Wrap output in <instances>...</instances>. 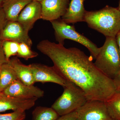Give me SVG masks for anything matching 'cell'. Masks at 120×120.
<instances>
[{
  "label": "cell",
  "mask_w": 120,
  "mask_h": 120,
  "mask_svg": "<svg viewBox=\"0 0 120 120\" xmlns=\"http://www.w3.org/2000/svg\"><path fill=\"white\" fill-rule=\"evenodd\" d=\"M8 62V61L6 59L3 49L2 41L0 38V67L2 65Z\"/></svg>",
  "instance_id": "cell-23"
},
{
  "label": "cell",
  "mask_w": 120,
  "mask_h": 120,
  "mask_svg": "<svg viewBox=\"0 0 120 120\" xmlns=\"http://www.w3.org/2000/svg\"><path fill=\"white\" fill-rule=\"evenodd\" d=\"M84 22L106 37L116 38L120 31V11L109 5L98 11H86Z\"/></svg>",
  "instance_id": "cell-2"
},
{
  "label": "cell",
  "mask_w": 120,
  "mask_h": 120,
  "mask_svg": "<svg viewBox=\"0 0 120 120\" xmlns=\"http://www.w3.org/2000/svg\"><path fill=\"white\" fill-rule=\"evenodd\" d=\"M8 21L3 9L0 8V34Z\"/></svg>",
  "instance_id": "cell-22"
},
{
  "label": "cell",
  "mask_w": 120,
  "mask_h": 120,
  "mask_svg": "<svg viewBox=\"0 0 120 120\" xmlns=\"http://www.w3.org/2000/svg\"></svg>",
  "instance_id": "cell-31"
},
{
  "label": "cell",
  "mask_w": 120,
  "mask_h": 120,
  "mask_svg": "<svg viewBox=\"0 0 120 120\" xmlns=\"http://www.w3.org/2000/svg\"><path fill=\"white\" fill-rule=\"evenodd\" d=\"M77 113L76 111L72 112L68 114L60 116L56 120H76Z\"/></svg>",
  "instance_id": "cell-21"
},
{
  "label": "cell",
  "mask_w": 120,
  "mask_h": 120,
  "mask_svg": "<svg viewBox=\"0 0 120 120\" xmlns=\"http://www.w3.org/2000/svg\"><path fill=\"white\" fill-rule=\"evenodd\" d=\"M76 112L77 120H112L103 101H87Z\"/></svg>",
  "instance_id": "cell-6"
},
{
  "label": "cell",
  "mask_w": 120,
  "mask_h": 120,
  "mask_svg": "<svg viewBox=\"0 0 120 120\" xmlns=\"http://www.w3.org/2000/svg\"><path fill=\"white\" fill-rule=\"evenodd\" d=\"M50 22L58 43L64 45L66 39L75 41L86 47L90 51L91 56L95 59L99 52V48L86 37L76 31L74 26L66 23L61 18Z\"/></svg>",
  "instance_id": "cell-5"
},
{
  "label": "cell",
  "mask_w": 120,
  "mask_h": 120,
  "mask_svg": "<svg viewBox=\"0 0 120 120\" xmlns=\"http://www.w3.org/2000/svg\"></svg>",
  "instance_id": "cell-30"
},
{
  "label": "cell",
  "mask_w": 120,
  "mask_h": 120,
  "mask_svg": "<svg viewBox=\"0 0 120 120\" xmlns=\"http://www.w3.org/2000/svg\"><path fill=\"white\" fill-rule=\"evenodd\" d=\"M60 116L52 107L39 106L32 112V120H56Z\"/></svg>",
  "instance_id": "cell-16"
},
{
  "label": "cell",
  "mask_w": 120,
  "mask_h": 120,
  "mask_svg": "<svg viewBox=\"0 0 120 120\" xmlns=\"http://www.w3.org/2000/svg\"><path fill=\"white\" fill-rule=\"evenodd\" d=\"M95 59L94 64L97 68L113 79L120 72V52L116 38L106 37Z\"/></svg>",
  "instance_id": "cell-3"
},
{
  "label": "cell",
  "mask_w": 120,
  "mask_h": 120,
  "mask_svg": "<svg viewBox=\"0 0 120 120\" xmlns=\"http://www.w3.org/2000/svg\"><path fill=\"white\" fill-rule=\"evenodd\" d=\"M19 45V43L13 41H2V45L5 55L8 62L11 57L17 56Z\"/></svg>",
  "instance_id": "cell-18"
},
{
  "label": "cell",
  "mask_w": 120,
  "mask_h": 120,
  "mask_svg": "<svg viewBox=\"0 0 120 120\" xmlns=\"http://www.w3.org/2000/svg\"><path fill=\"white\" fill-rule=\"evenodd\" d=\"M71 0H42V19L51 21L60 19L67 12Z\"/></svg>",
  "instance_id": "cell-10"
},
{
  "label": "cell",
  "mask_w": 120,
  "mask_h": 120,
  "mask_svg": "<svg viewBox=\"0 0 120 120\" xmlns=\"http://www.w3.org/2000/svg\"><path fill=\"white\" fill-rule=\"evenodd\" d=\"M2 41H13L19 43H24L31 47L32 41L28 32L18 22L8 21L0 34Z\"/></svg>",
  "instance_id": "cell-8"
},
{
  "label": "cell",
  "mask_w": 120,
  "mask_h": 120,
  "mask_svg": "<svg viewBox=\"0 0 120 120\" xmlns=\"http://www.w3.org/2000/svg\"><path fill=\"white\" fill-rule=\"evenodd\" d=\"M10 97L20 98H39L44 95V91L34 85H27L17 79L2 92Z\"/></svg>",
  "instance_id": "cell-9"
},
{
  "label": "cell",
  "mask_w": 120,
  "mask_h": 120,
  "mask_svg": "<svg viewBox=\"0 0 120 120\" xmlns=\"http://www.w3.org/2000/svg\"><path fill=\"white\" fill-rule=\"evenodd\" d=\"M38 53L33 51L31 47L24 43H19V50L17 57L23 58L26 60L34 58L38 56Z\"/></svg>",
  "instance_id": "cell-19"
},
{
  "label": "cell",
  "mask_w": 120,
  "mask_h": 120,
  "mask_svg": "<svg viewBox=\"0 0 120 120\" xmlns=\"http://www.w3.org/2000/svg\"><path fill=\"white\" fill-rule=\"evenodd\" d=\"M42 9L41 2L32 0L23 9L19 15L17 22L22 24L29 32L35 22L41 19Z\"/></svg>",
  "instance_id": "cell-11"
},
{
  "label": "cell",
  "mask_w": 120,
  "mask_h": 120,
  "mask_svg": "<svg viewBox=\"0 0 120 120\" xmlns=\"http://www.w3.org/2000/svg\"><path fill=\"white\" fill-rule=\"evenodd\" d=\"M8 62L14 69L18 79L26 85H34V75L30 65L24 64L17 57L10 59Z\"/></svg>",
  "instance_id": "cell-13"
},
{
  "label": "cell",
  "mask_w": 120,
  "mask_h": 120,
  "mask_svg": "<svg viewBox=\"0 0 120 120\" xmlns=\"http://www.w3.org/2000/svg\"><path fill=\"white\" fill-rule=\"evenodd\" d=\"M112 120H120V92H116L105 102Z\"/></svg>",
  "instance_id": "cell-17"
},
{
  "label": "cell",
  "mask_w": 120,
  "mask_h": 120,
  "mask_svg": "<svg viewBox=\"0 0 120 120\" xmlns=\"http://www.w3.org/2000/svg\"><path fill=\"white\" fill-rule=\"evenodd\" d=\"M7 0H4V1H5Z\"/></svg>",
  "instance_id": "cell-29"
},
{
  "label": "cell",
  "mask_w": 120,
  "mask_h": 120,
  "mask_svg": "<svg viewBox=\"0 0 120 120\" xmlns=\"http://www.w3.org/2000/svg\"><path fill=\"white\" fill-rule=\"evenodd\" d=\"M86 0H71L67 12L61 19L68 24L84 22L86 11L84 3Z\"/></svg>",
  "instance_id": "cell-12"
},
{
  "label": "cell",
  "mask_w": 120,
  "mask_h": 120,
  "mask_svg": "<svg viewBox=\"0 0 120 120\" xmlns=\"http://www.w3.org/2000/svg\"><path fill=\"white\" fill-rule=\"evenodd\" d=\"M32 0H7L4 2L2 8L8 21L17 22L19 15Z\"/></svg>",
  "instance_id": "cell-14"
},
{
  "label": "cell",
  "mask_w": 120,
  "mask_h": 120,
  "mask_svg": "<svg viewBox=\"0 0 120 120\" xmlns=\"http://www.w3.org/2000/svg\"><path fill=\"white\" fill-rule=\"evenodd\" d=\"M4 0H0V8H2V5L4 4Z\"/></svg>",
  "instance_id": "cell-26"
},
{
  "label": "cell",
  "mask_w": 120,
  "mask_h": 120,
  "mask_svg": "<svg viewBox=\"0 0 120 120\" xmlns=\"http://www.w3.org/2000/svg\"><path fill=\"white\" fill-rule=\"evenodd\" d=\"M31 68L35 83L52 82L59 84L64 87L67 80L61 75L55 67H49L39 64H30Z\"/></svg>",
  "instance_id": "cell-7"
},
{
  "label": "cell",
  "mask_w": 120,
  "mask_h": 120,
  "mask_svg": "<svg viewBox=\"0 0 120 120\" xmlns=\"http://www.w3.org/2000/svg\"><path fill=\"white\" fill-rule=\"evenodd\" d=\"M63 87L62 94L51 107L60 116L76 111L88 101L83 91L72 82L67 80Z\"/></svg>",
  "instance_id": "cell-4"
},
{
  "label": "cell",
  "mask_w": 120,
  "mask_h": 120,
  "mask_svg": "<svg viewBox=\"0 0 120 120\" xmlns=\"http://www.w3.org/2000/svg\"><path fill=\"white\" fill-rule=\"evenodd\" d=\"M118 11H119L120 13V0H119V5H118V7L117 8Z\"/></svg>",
  "instance_id": "cell-27"
},
{
  "label": "cell",
  "mask_w": 120,
  "mask_h": 120,
  "mask_svg": "<svg viewBox=\"0 0 120 120\" xmlns=\"http://www.w3.org/2000/svg\"><path fill=\"white\" fill-rule=\"evenodd\" d=\"M18 78L13 67L9 62L0 67V92H2Z\"/></svg>",
  "instance_id": "cell-15"
},
{
  "label": "cell",
  "mask_w": 120,
  "mask_h": 120,
  "mask_svg": "<svg viewBox=\"0 0 120 120\" xmlns=\"http://www.w3.org/2000/svg\"><path fill=\"white\" fill-rule=\"evenodd\" d=\"M37 49L52 60L62 77L83 91L87 101L105 102L116 92L113 80L97 68L92 56H88L80 49L66 48L64 45L48 40L40 42Z\"/></svg>",
  "instance_id": "cell-1"
},
{
  "label": "cell",
  "mask_w": 120,
  "mask_h": 120,
  "mask_svg": "<svg viewBox=\"0 0 120 120\" xmlns=\"http://www.w3.org/2000/svg\"><path fill=\"white\" fill-rule=\"evenodd\" d=\"M32 0L36 1H38V2H41L42 0Z\"/></svg>",
  "instance_id": "cell-28"
},
{
  "label": "cell",
  "mask_w": 120,
  "mask_h": 120,
  "mask_svg": "<svg viewBox=\"0 0 120 120\" xmlns=\"http://www.w3.org/2000/svg\"><path fill=\"white\" fill-rule=\"evenodd\" d=\"M116 41L120 52V31L116 37Z\"/></svg>",
  "instance_id": "cell-25"
},
{
  "label": "cell",
  "mask_w": 120,
  "mask_h": 120,
  "mask_svg": "<svg viewBox=\"0 0 120 120\" xmlns=\"http://www.w3.org/2000/svg\"><path fill=\"white\" fill-rule=\"evenodd\" d=\"M113 80L116 87V92H120V72Z\"/></svg>",
  "instance_id": "cell-24"
},
{
  "label": "cell",
  "mask_w": 120,
  "mask_h": 120,
  "mask_svg": "<svg viewBox=\"0 0 120 120\" xmlns=\"http://www.w3.org/2000/svg\"><path fill=\"white\" fill-rule=\"evenodd\" d=\"M26 117L25 111L23 110H15L9 113H0V120H24Z\"/></svg>",
  "instance_id": "cell-20"
}]
</instances>
